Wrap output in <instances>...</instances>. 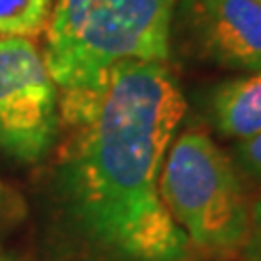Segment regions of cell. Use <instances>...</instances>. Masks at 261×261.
<instances>
[{
    "instance_id": "cell-2",
    "label": "cell",
    "mask_w": 261,
    "mask_h": 261,
    "mask_svg": "<svg viewBox=\"0 0 261 261\" xmlns=\"http://www.w3.org/2000/svg\"><path fill=\"white\" fill-rule=\"evenodd\" d=\"M172 8L174 0H56L43 56L68 126L95 111L114 68L168 62Z\"/></svg>"
},
{
    "instance_id": "cell-4",
    "label": "cell",
    "mask_w": 261,
    "mask_h": 261,
    "mask_svg": "<svg viewBox=\"0 0 261 261\" xmlns=\"http://www.w3.org/2000/svg\"><path fill=\"white\" fill-rule=\"evenodd\" d=\"M60 124L58 89L31 39H0V149L37 163L53 149Z\"/></svg>"
},
{
    "instance_id": "cell-7",
    "label": "cell",
    "mask_w": 261,
    "mask_h": 261,
    "mask_svg": "<svg viewBox=\"0 0 261 261\" xmlns=\"http://www.w3.org/2000/svg\"><path fill=\"white\" fill-rule=\"evenodd\" d=\"M56 0H0V39L47 33Z\"/></svg>"
},
{
    "instance_id": "cell-11",
    "label": "cell",
    "mask_w": 261,
    "mask_h": 261,
    "mask_svg": "<svg viewBox=\"0 0 261 261\" xmlns=\"http://www.w3.org/2000/svg\"><path fill=\"white\" fill-rule=\"evenodd\" d=\"M255 2H257V4H261V0H255Z\"/></svg>"
},
{
    "instance_id": "cell-6",
    "label": "cell",
    "mask_w": 261,
    "mask_h": 261,
    "mask_svg": "<svg viewBox=\"0 0 261 261\" xmlns=\"http://www.w3.org/2000/svg\"><path fill=\"white\" fill-rule=\"evenodd\" d=\"M207 124L224 140L244 141L261 132V74H234L201 97Z\"/></svg>"
},
{
    "instance_id": "cell-1",
    "label": "cell",
    "mask_w": 261,
    "mask_h": 261,
    "mask_svg": "<svg viewBox=\"0 0 261 261\" xmlns=\"http://www.w3.org/2000/svg\"><path fill=\"white\" fill-rule=\"evenodd\" d=\"M186 99L167 62L114 68L95 111L72 128L58 168L62 199L103 261H194L159 192Z\"/></svg>"
},
{
    "instance_id": "cell-3",
    "label": "cell",
    "mask_w": 261,
    "mask_h": 261,
    "mask_svg": "<svg viewBox=\"0 0 261 261\" xmlns=\"http://www.w3.org/2000/svg\"><path fill=\"white\" fill-rule=\"evenodd\" d=\"M159 192L192 250L211 261H232L250 224V201L234 161L201 128L172 140L159 176Z\"/></svg>"
},
{
    "instance_id": "cell-10",
    "label": "cell",
    "mask_w": 261,
    "mask_h": 261,
    "mask_svg": "<svg viewBox=\"0 0 261 261\" xmlns=\"http://www.w3.org/2000/svg\"><path fill=\"white\" fill-rule=\"evenodd\" d=\"M0 261H18V259H14V257H8V255H0Z\"/></svg>"
},
{
    "instance_id": "cell-9",
    "label": "cell",
    "mask_w": 261,
    "mask_h": 261,
    "mask_svg": "<svg viewBox=\"0 0 261 261\" xmlns=\"http://www.w3.org/2000/svg\"><path fill=\"white\" fill-rule=\"evenodd\" d=\"M240 261H261V197L250 205L248 234L238 255Z\"/></svg>"
},
{
    "instance_id": "cell-8",
    "label": "cell",
    "mask_w": 261,
    "mask_h": 261,
    "mask_svg": "<svg viewBox=\"0 0 261 261\" xmlns=\"http://www.w3.org/2000/svg\"><path fill=\"white\" fill-rule=\"evenodd\" d=\"M234 159L248 176L261 184V132L238 141L234 147Z\"/></svg>"
},
{
    "instance_id": "cell-5",
    "label": "cell",
    "mask_w": 261,
    "mask_h": 261,
    "mask_svg": "<svg viewBox=\"0 0 261 261\" xmlns=\"http://www.w3.org/2000/svg\"><path fill=\"white\" fill-rule=\"evenodd\" d=\"M170 50L230 74H261V4L255 0H174Z\"/></svg>"
}]
</instances>
